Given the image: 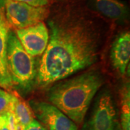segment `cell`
<instances>
[{
    "label": "cell",
    "mask_w": 130,
    "mask_h": 130,
    "mask_svg": "<svg viewBox=\"0 0 130 130\" xmlns=\"http://www.w3.org/2000/svg\"><path fill=\"white\" fill-rule=\"evenodd\" d=\"M12 105V94L0 89V115L9 111Z\"/></svg>",
    "instance_id": "4fadbf2b"
},
{
    "label": "cell",
    "mask_w": 130,
    "mask_h": 130,
    "mask_svg": "<svg viewBox=\"0 0 130 130\" xmlns=\"http://www.w3.org/2000/svg\"><path fill=\"white\" fill-rule=\"evenodd\" d=\"M29 104L34 115L47 130H78L76 124L54 105L36 101Z\"/></svg>",
    "instance_id": "8992f818"
},
{
    "label": "cell",
    "mask_w": 130,
    "mask_h": 130,
    "mask_svg": "<svg viewBox=\"0 0 130 130\" xmlns=\"http://www.w3.org/2000/svg\"><path fill=\"white\" fill-rule=\"evenodd\" d=\"M103 83V79L98 72H86L51 87L48 101L74 123L81 124Z\"/></svg>",
    "instance_id": "7a4b0ae2"
},
{
    "label": "cell",
    "mask_w": 130,
    "mask_h": 130,
    "mask_svg": "<svg viewBox=\"0 0 130 130\" xmlns=\"http://www.w3.org/2000/svg\"><path fill=\"white\" fill-rule=\"evenodd\" d=\"M49 40L38 67L36 82L45 88L94 64L101 36L93 20L66 9L48 20Z\"/></svg>",
    "instance_id": "6da1fadb"
},
{
    "label": "cell",
    "mask_w": 130,
    "mask_h": 130,
    "mask_svg": "<svg viewBox=\"0 0 130 130\" xmlns=\"http://www.w3.org/2000/svg\"><path fill=\"white\" fill-rule=\"evenodd\" d=\"M7 61L12 87L28 93L36 80L38 68L34 58L24 49L15 32L12 30L7 37Z\"/></svg>",
    "instance_id": "3957f363"
},
{
    "label": "cell",
    "mask_w": 130,
    "mask_h": 130,
    "mask_svg": "<svg viewBox=\"0 0 130 130\" xmlns=\"http://www.w3.org/2000/svg\"><path fill=\"white\" fill-rule=\"evenodd\" d=\"M5 8L9 25L17 30L43 22L49 14V9L46 6L33 7L14 0H7Z\"/></svg>",
    "instance_id": "277c9868"
},
{
    "label": "cell",
    "mask_w": 130,
    "mask_h": 130,
    "mask_svg": "<svg viewBox=\"0 0 130 130\" xmlns=\"http://www.w3.org/2000/svg\"><path fill=\"white\" fill-rule=\"evenodd\" d=\"M24 130H47L41 124H40L37 120L33 119L28 124Z\"/></svg>",
    "instance_id": "9a60e30c"
},
{
    "label": "cell",
    "mask_w": 130,
    "mask_h": 130,
    "mask_svg": "<svg viewBox=\"0 0 130 130\" xmlns=\"http://www.w3.org/2000/svg\"><path fill=\"white\" fill-rule=\"evenodd\" d=\"M93 4L98 11L108 18L122 20L127 16V8L118 0H93Z\"/></svg>",
    "instance_id": "30bf717a"
},
{
    "label": "cell",
    "mask_w": 130,
    "mask_h": 130,
    "mask_svg": "<svg viewBox=\"0 0 130 130\" xmlns=\"http://www.w3.org/2000/svg\"><path fill=\"white\" fill-rule=\"evenodd\" d=\"M6 2L7 0H0V11H2L5 9Z\"/></svg>",
    "instance_id": "2e32d148"
},
{
    "label": "cell",
    "mask_w": 130,
    "mask_h": 130,
    "mask_svg": "<svg viewBox=\"0 0 130 130\" xmlns=\"http://www.w3.org/2000/svg\"><path fill=\"white\" fill-rule=\"evenodd\" d=\"M17 2H23L33 7H45L48 4L49 0H14Z\"/></svg>",
    "instance_id": "5bb4252c"
},
{
    "label": "cell",
    "mask_w": 130,
    "mask_h": 130,
    "mask_svg": "<svg viewBox=\"0 0 130 130\" xmlns=\"http://www.w3.org/2000/svg\"><path fill=\"white\" fill-rule=\"evenodd\" d=\"M87 128L88 130H122L110 92L103 91L98 97Z\"/></svg>",
    "instance_id": "5b68a950"
},
{
    "label": "cell",
    "mask_w": 130,
    "mask_h": 130,
    "mask_svg": "<svg viewBox=\"0 0 130 130\" xmlns=\"http://www.w3.org/2000/svg\"><path fill=\"white\" fill-rule=\"evenodd\" d=\"M111 59L114 69L124 75L129 64L130 34L122 32L115 39L111 49Z\"/></svg>",
    "instance_id": "ba28073f"
},
{
    "label": "cell",
    "mask_w": 130,
    "mask_h": 130,
    "mask_svg": "<svg viewBox=\"0 0 130 130\" xmlns=\"http://www.w3.org/2000/svg\"><path fill=\"white\" fill-rule=\"evenodd\" d=\"M121 124V129L130 130V93L129 87H126L122 94Z\"/></svg>",
    "instance_id": "7c38bea8"
},
{
    "label": "cell",
    "mask_w": 130,
    "mask_h": 130,
    "mask_svg": "<svg viewBox=\"0 0 130 130\" xmlns=\"http://www.w3.org/2000/svg\"><path fill=\"white\" fill-rule=\"evenodd\" d=\"M5 14L0 11V86L5 89L12 88L11 77L7 67V37L10 30Z\"/></svg>",
    "instance_id": "9c48e42d"
},
{
    "label": "cell",
    "mask_w": 130,
    "mask_h": 130,
    "mask_svg": "<svg viewBox=\"0 0 130 130\" xmlns=\"http://www.w3.org/2000/svg\"><path fill=\"white\" fill-rule=\"evenodd\" d=\"M16 35L24 49L32 57L42 56L46 48L49 33L44 22L16 30Z\"/></svg>",
    "instance_id": "52a82bcc"
},
{
    "label": "cell",
    "mask_w": 130,
    "mask_h": 130,
    "mask_svg": "<svg viewBox=\"0 0 130 130\" xmlns=\"http://www.w3.org/2000/svg\"><path fill=\"white\" fill-rule=\"evenodd\" d=\"M11 111L24 129L34 119V113L30 104L18 94H12Z\"/></svg>",
    "instance_id": "8fae6325"
}]
</instances>
